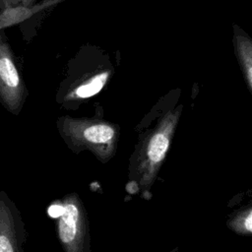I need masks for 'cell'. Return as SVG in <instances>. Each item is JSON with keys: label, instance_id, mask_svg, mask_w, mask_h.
<instances>
[{"label": "cell", "instance_id": "6da1fadb", "mask_svg": "<svg viewBox=\"0 0 252 252\" xmlns=\"http://www.w3.org/2000/svg\"><path fill=\"white\" fill-rule=\"evenodd\" d=\"M66 81L77 98H89L98 94L114 72L110 55L98 46L83 45L67 64Z\"/></svg>", "mask_w": 252, "mask_h": 252}, {"label": "cell", "instance_id": "52a82bcc", "mask_svg": "<svg viewBox=\"0 0 252 252\" xmlns=\"http://www.w3.org/2000/svg\"><path fill=\"white\" fill-rule=\"evenodd\" d=\"M168 148V138L162 134L158 133L153 137L150 142L148 155L153 162H158L164 157V154Z\"/></svg>", "mask_w": 252, "mask_h": 252}, {"label": "cell", "instance_id": "277c9868", "mask_svg": "<svg viewBox=\"0 0 252 252\" xmlns=\"http://www.w3.org/2000/svg\"><path fill=\"white\" fill-rule=\"evenodd\" d=\"M24 241L20 213L6 192L0 190V252H23Z\"/></svg>", "mask_w": 252, "mask_h": 252}, {"label": "cell", "instance_id": "7a4b0ae2", "mask_svg": "<svg viewBox=\"0 0 252 252\" xmlns=\"http://www.w3.org/2000/svg\"><path fill=\"white\" fill-rule=\"evenodd\" d=\"M28 90L21 66L8 42L4 30H0V104L10 113L19 114Z\"/></svg>", "mask_w": 252, "mask_h": 252}, {"label": "cell", "instance_id": "9c48e42d", "mask_svg": "<svg viewBox=\"0 0 252 252\" xmlns=\"http://www.w3.org/2000/svg\"><path fill=\"white\" fill-rule=\"evenodd\" d=\"M63 212V207L60 205H52L49 209H48V214L50 215V217L52 218H57L60 217L61 214Z\"/></svg>", "mask_w": 252, "mask_h": 252}, {"label": "cell", "instance_id": "5b68a950", "mask_svg": "<svg viewBox=\"0 0 252 252\" xmlns=\"http://www.w3.org/2000/svg\"><path fill=\"white\" fill-rule=\"evenodd\" d=\"M232 43L234 54L248 89L252 90V39L236 24L232 26Z\"/></svg>", "mask_w": 252, "mask_h": 252}, {"label": "cell", "instance_id": "8992f818", "mask_svg": "<svg viewBox=\"0 0 252 252\" xmlns=\"http://www.w3.org/2000/svg\"><path fill=\"white\" fill-rule=\"evenodd\" d=\"M79 212L74 204H66L59 220V236L63 243L71 242L77 233Z\"/></svg>", "mask_w": 252, "mask_h": 252}, {"label": "cell", "instance_id": "8fae6325", "mask_svg": "<svg viewBox=\"0 0 252 252\" xmlns=\"http://www.w3.org/2000/svg\"><path fill=\"white\" fill-rule=\"evenodd\" d=\"M244 225H245V227H246V229H247L248 231H251V230H252V215H251V213L248 214V216H247V218H246V220H245Z\"/></svg>", "mask_w": 252, "mask_h": 252}, {"label": "cell", "instance_id": "30bf717a", "mask_svg": "<svg viewBox=\"0 0 252 252\" xmlns=\"http://www.w3.org/2000/svg\"><path fill=\"white\" fill-rule=\"evenodd\" d=\"M39 1H41V0H13V5L20 4V5H24V6H31Z\"/></svg>", "mask_w": 252, "mask_h": 252}, {"label": "cell", "instance_id": "ba28073f", "mask_svg": "<svg viewBox=\"0 0 252 252\" xmlns=\"http://www.w3.org/2000/svg\"><path fill=\"white\" fill-rule=\"evenodd\" d=\"M113 136V129L106 124L92 125L85 131V138L92 143H105Z\"/></svg>", "mask_w": 252, "mask_h": 252}, {"label": "cell", "instance_id": "3957f363", "mask_svg": "<svg viewBox=\"0 0 252 252\" xmlns=\"http://www.w3.org/2000/svg\"><path fill=\"white\" fill-rule=\"evenodd\" d=\"M63 0H41L31 6L12 5L0 11V30L19 26L25 40L30 41L44 14Z\"/></svg>", "mask_w": 252, "mask_h": 252}, {"label": "cell", "instance_id": "7c38bea8", "mask_svg": "<svg viewBox=\"0 0 252 252\" xmlns=\"http://www.w3.org/2000/svg\"><path fill=\"white\" fill-rule=\"evenodd\" d=\"M13 5V0H0V11Z\"/></svg>", "mask_w": 252, "mask_h": 252}]
</instances>
